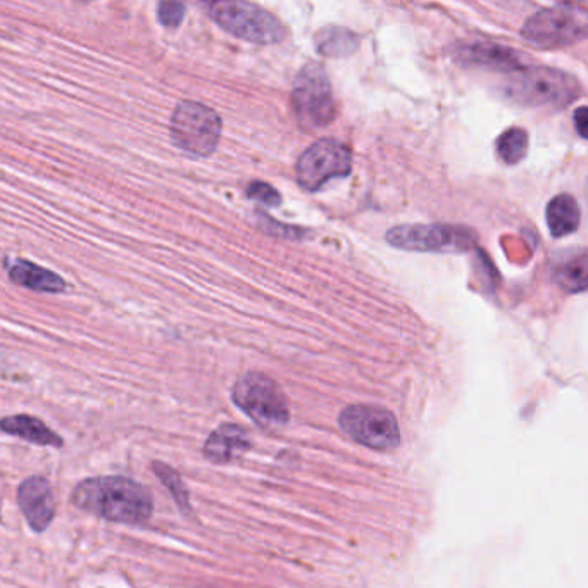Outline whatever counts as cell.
I'll use <instances>...</instances> for the list:
<instances>
[{"instance_id":"7a4b0ae2","label":"cell","mask_w":588,"mask_h":588,"mask_svg":"<svg viewBox=\"0 0 588 588\" xmlns=\"http://www.w3.org/2000/svg\"><path fill=\"white\" fill-rule=\"evenodd\" d=\"M204 8L216 25L246 42L272 46V43L282 42L287 35L278 17L251 2L222 0V2H209L204 4Z\"/></svg>"},{"instance_id":"5b68a950","label":"cell","mask_w":588,"mask_h":588,"mask_svg":"<svg viewBox=\"0 0 588 588\" xmlns=\"http://www.w3.org/2000/svg\"><path fill=\"white\" fill-rule=\"evenodd\" d=\"M222 129L220 114L201 102H179L170 123V135L175 147L197 158H208L216 151Z\"/></svg>"},{"instance_id":"d6986e66","label":"cell","mask_w":588,"mask_h":588,"mask_svg":"<svg viewBox=\"0 0 588 588\" xmlns=\"http://www.w3.org/2000/svg\"><path fill=\"white\" fill-rule=\"evenodd\" d=\"M466 58L473 59L475 63L487 64V66L510 67V70H522V61L513 51L502 49V47L484 46L472 47L466 52Z\"/></svg>"},{"instance_id":"3957f363","label":"cell","mask_w":588,"mask_h":588,"mask_svg":"<svg viewBox=\"0 0 588 588\" xmlns=\"http://www.w3.org/2000/svg\"><path fill=\"white\" fill-rule=\"evenodd\" d=\"M523 38L537 49H563L588 37V9L558 4L526 20Z\"/></svg>"},{"instance_id":"e0dca14e","label":"cell","mask_w":588,"mask_h":588,"mask_svg":"<svg viewBox=\"0 0 588 588\" xmlns=\"http://www.w3.org/2000/svg\"><path fill=\"white\" fill-rule=\"evenodd\" d=\"M316 51L326 58H346L358 51L359 40L351 29L326 26L314 37Z\"/></svg>"},{"instance_id":"603a6c76","label":"cell","mask_w":588,"mask_h":588,"mask_svg":"<svg viewBox=\"0 0 588 588\" xmlns=\"http://www.w3.org/2000/svg\"><path fill=\"white\" fill-rule=\"evenodd\" d=\"M576 132L588 140V108H578L573 114Z\"/></svg>"},{"instance_id":"7402d4cb","label":"cell","mask_w":588,"mask_h":588,"mask_svg":"<svg viewBox=\"0 0 588 588\" xmlns=\"http://www.w3.org/2000/svg\"><path fill=\"white\" fill-rule=\"evenodd\" d=\"M185 5L182 2L164 0L158 5V20L166 28H178L184 23Z\"/></svg>"},{"instance_id":"2e32d148","label":"cell","mask_w":588,"mask_h":588,"mask_svg":"<svg viewBox=\"0 0 588 588\" xmlns=\"http://www.w3.org/2000/svg\"><path fill=\"white\" fill-rule=\"evenodd\" d=\"M547 226L552 237L563 238L575 234L580 226V205L570 193H560L547 205Z\"/></svg>"},{"instance_id":"44dd1931","label":"cell","mask_w":588,"mask_h":588,"mask_svg":"<svg viewBox=\"0 0 588 588\" xmlns=\"http://www.w3.org/2000/svg\"><path fill=\"white\" fill-rule=\"evenodd\" d=\"M247 197L252 201H258L259 204L266 205V208H278L282 204V197L278 190L264 182H251L247 187Z\"/></svg>"},{"instance_id":"8fae6325","label":"cell","mask_w":588,"mask_h":588,"mask_svg":"<svg viewBox=\"0 0 588 588\" xmlns=\"http://www.w3.org/2000/svg\"><path fill=\"white\" fill-rule=\"evenodd\" d=\"M17 504L32 530L46 531L55 516V499L51 484L43 476H29L17 488Z\"/></svg>"},{"instance_id":"5bb4252c","label":"cell","mask_w":588,"mask_h":588,"mask_svg":"<svg viewBox=\"0 0 588 588\" xmlns=\"http://www.w3.org/2000/svg\"><path fill=\"white\" fill-rule=\"evenodd\" d=\"M9 278L13 284L34 292L59 293L66 288V282L61 276L29 261H17L9 267Z\"/></svg>"},{"instance_id":"6da1fadb","label":"cell","mask_w":588,"mask_h":588,"mask_svg":"<svg viewBox=\"0 0 588 588\" xmlns=\"http://www.w3.org/2000/svg\"><path fill=\"white\" fill-rule=\"evenodd\" d=\"M73 504L85 513L125 525H142L154 511L143 485L125 476H96L76 485Z\"/></svg>"},{"instance_id":"277c9868","label":"cell","mask_w":588,"mask_h":588,"mask_svg":"<svg viewBox=\"0 0 588 588\" xmlns=\"http://www.w3.org/2000/svg\"><path fill=\"white\" fill-rule=\"evenodd\" d=\"M232 399L255 425L266 430H278L290 420L284 390L264 373L240 376L232 390Z\"/></svg>"},{"instance_id":"ac0fdd59","label":"cell","mask_w":588,"mask_h":588,"mask_svg":"<svg viewBox=\"0 0 588 588\" xmlns=\"http://www.w3.org/2000/svg\"><path fill=\"white\" fill-rule=\"evenodd\" d=\"M528 134L526 129L514 128L505 129L504 134L497 140V152L501 155L505 164L522 163L528 154Z\"/></svg>"},{"instance_id":"9c48e42d","label":"cell","mask_w":588,"mask_h":588,"mask_svg":"<svg viewBox=\"0 0 588 588\" xmlns=\"http://www.w3.org/2000/svg\"><path fill=\"white\" fill-rule=\"evenodd\" d=\"M390 246L413 252L463 254L475 246V234L451 225H402L387 232Z\"/></svg>"},{"instance_id":"4fadbf2b","label":"cell","mask_w":588,"mask_h":588,"mask_svg":"<svg viewBox=\"0 0 588 588\" xmlns=\"http://www.w3.org/2000/svg\"><path fill=\"white\" fill-rule=\"evenodd\" d=\"M552 278L567 293L588 292V249L572 247L555 255Z\"/></svg>"},{"instance_id":"8992f818","label":"cell","mask_w":588,"mask_h":588,"mask_svg":"<svg viewBox=\"0 0 588 588\" xmlns=\"http://www.w3.org/2000/svg\"><path fill=\"white\" fill-rule=\"evenodd\" d=\"M578 93V85L566 73L551 67H522L508 82L505 96L531 108L566 105Z\"/></svg>"},{"instance_id":"52a82bcc","label":"cell","mask_w":588,"mask_h":588,"mask_svg":"<svg viewBox=\"0 0 588 588\" xmlns=\"http://www.w3.org/2000/svg\"><path fill=\"white\" fill-rule=\"evenodd\" d=\"M293 114L302 128H325L335 120V101L330 79L322 64L308 63L297 73L292 88Z\"/></svg>"},{"instance_id":"7c38bea8","label":"cell","mask_w":588,"mask_h":588,"mask_svg":"<svg viewBox=\"0 0 588 588\" xmlns=\"http://www.w3.org/2000/svg\"><path fill=\"white\" fill-rule=\"evenodd\" d=\"M251 437L242 426L226 425L217 426L213 434L209 435L204 443V458L214 464H226L237 460L251 449Z\"/></svg>"},{"instance_id":"ba28073f","label":"cell","mask_w":588,"mask_h":588,"mask_svg":"<svg viewBox=\"0 0 588 588\" xmlns=\"http://www.w3.org/2000/svg\"><path fill=\"white\" fill-rule=\"evenodd\" d=\"M351 149L337 138L326 137L309 146L296 164L297 182L308 192H316L330 179L351 175Z\"/></svg>"},{"instance_id":"9a60e30c","label":"cell","mask_w":588,"mask_h":588,"mask_svg":"<svg viewBox=\"0 0 588 588\" xmlns=\"http://www.w3.org/2000/svg\"><path fill=\"white\" fill-rule=\"evenodd\" d=\"M0 428L4 434L14 435L37 446L61 447L63 438L52 431L42 420L28 414H16L8 416L0 423Z\"/></svg>"},{"instance_id":"ffe728a7","label":"cell","mask_w":588,"mask_h":588,"mask_svg":"<svg viewBox=\"0 0 588 588\" xmlns=\"http://www.w3.org/2000/svg\"><path fill=\"white\" fill-rule=\"evenodd\" d=\"M152 467H154L155 475H158L161 484L172 493L179 510L190 513V493H188L187 485L182 480V476L172 466H167L161 461H154Z\"/></svg>"},{"instance_id":"30bf717a","label":"cell","mask_w":588,"mask_h":588,"mask_svg":"<svg viewBox=\"0 0 588 588\" xmlns=\"http://www.w3.org/2000/svg\"><path fill=\"white\" fill-rule=\"evenodd\" d=\"M338 425L354 442L375 451H392L401 443L396 416L378 405H349L338 416Z\"/></svg>"}]
</instances>
